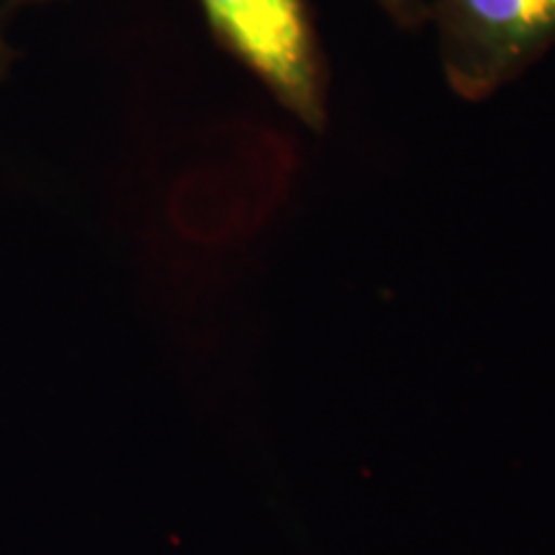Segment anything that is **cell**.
Returning <instances> with one entry per match:
<instances>
[{
	"instance_id": "cell-4",
	"label": "cell",
	"mask_w": 555,
	"mask_h": 555,
	"mask_svg": "<svg viewBox=\"0 0 555 555\" xmlns=\"http://www.w3.org/2000/svg\"><path fill=\"white\" fill-rule=\"evenodd\" d=\"M11 47H9V39H5V31H3V21H0V80L5 78V73H9V65H11Z\"/></svg>"
},
{
	"instance_id": "cell-2",
	"label": "cell",
	"mask_w": 555,
	"mask_h": 555,
	"mask_svg": "<svg viewBox=\"0 0 555 555\" xmlns=\"http://www.w3.org/2000/svg\"><path fill=\"white\" fill-rule=\"evenodd\" d=\"M208 26L307 127L322 129L324 93L304 0H198Z\"/></svg>"
},
{
	"instance_id": "cell-1",
	"label": "cell",
	"mask_w": 555,
	"mask_h": 555,
	"mask_svg": "<svg viewBox=\"0 0 555 555\" xmlns=\"http://www.w3.org/2000/svg\"><path fill=\"white\" fill-rule=\"evenodd\" d=\"M450 88L483 101L555 47V0H429Z\"/></svg>"
},
{
	"instance_id": "cell-3",
	"label": "cell",
	"mask_w": 555,
	"mask_h": 555,
	"mask_svg": "<svg viewBox=\"0 0 555 555\" xmlns=\"http://www.w3.org/2000/svg\"><path fill=\"white\" fill-rule=\"evenodd\" d=\"M399 24H422L427 21L429 0H376Z\"/></svg>"
}]
</instances>
